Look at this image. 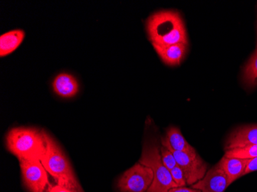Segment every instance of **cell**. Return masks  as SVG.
<instances>
[{"mask_svg":"<svg viewBox=\"0 0 257 192\" xmlns=\"http://www.w3.org/2000/svg\"><path fill=\"white\" fill-rule=\"evenodd\" d=\"M146 30L152 44L189 45L184 21L176 10H162L151 14L146 20Z\"/></svg>","mask_w":257,"mask_h":192,"instance_id":"obj_1","label":"cell"},{"mask_svg":"<svg viewBox=\"0 0 257 192\" xmlns=\"http://www.w3.org/2000/svg\"><path fill=\"white\" fill-rule=\"evenodd\" d=\"M46 133L33 127H14L6 135V147L19 161H41L46 149Z\"/></svg>","mask_w":257,"mask_h":192,"instance_id":"obj_2","label":"cell"},{"mask_svg":"<svg viewBox=\"0 0 257 192\" xmlns=\"http://www.w3.org/2000/svg\"><path fill=\"white\" fill-rule=\"evenodd\" d=\"M46 152L40 161L47 172L55 179L58 185L76 192H84L71 164L57 141L48 132L46 133Z\"/></svg>","mask_w":257,"mask_h":192,"instance_id":"obj_3","label":"cell"},{"mask_svg":"<svg viewBox=\"0 0 257 192\" xmlns=\"http://www.w3.org/2000/svg\"><path fill=\"white\" fill-rule=\"evenodd\" d=\"M160 147L161 143L157 137L146 138L141 158L139 160V163L150 167L154 171V181L147 192H169L172 188L178 187L171 173L162 161Z\"/></svg>","mask_w":257,"mask_h":192,"instance_id":"obj_4","label":"cell"},{"mask_svg":"<svg viewBox=\"0 0 257 192\" xmlns=\"http://www.w3.org/2000/svg\"><path fill=\"white\" fill-rule=\"evenodd\" d=\"M154 179L153 170L138 162L120 176L117 188L120 192H147Z\"/></svg>","mask_w":257,"mask_h":192,"instance_id":"obj_5","label":"cell"},{"mask_svg":"<svg viewBox=\"0 0 257 192\" xmlns=\"http://www.w3.org/2000/svg\"><path fill=\"white\" fill-rule=\"evenodd\" d=\"M20 169L24 186L29 192H47L50 188L48 172L40 161L21 160Z\"/></svg>","mask_w":257,"mask_h":192,"instance_id":"obj_6","label":"cell"},{"mask_svg":"<svg viewBox=\"0 0 257 192\" xmlns=\"http://www.w3.org/2000/svg\"><path fill=\"white\" fill-rule=\"evenodd\" d=\"M174 155L177 165L181 168L188 185H193L203 178L208 171V164L197 154H188L170 151Z\"/></svg>","mask_w":257,"mask_h":192,"instance_id":"obj_7","label":"cell"},{"mask_svg":"<svg viewBox=\"0 0 257 192\" xmlns=\"http://www.w3.org/2000/svg\"><path fill=\"white\" fill-rule=\"evenodd\" d=\"M192 188L201 192H224L227 188V179L220 163L208 170L203 178L193 184Z\"/></svg>","mask_w":257,"mask_h":192,"instance_id":"obj_8","label":"cell"},{"mask_svg":"<svg viewBox=\"0 0 257 192\" xmlns=\"http://www.w3.org/2000/svg\"><path fill=\"white\" fill-rule=\"evenodd\" d=\"M253 145H257V125H243L231 132L225 144V151Z\"/></svg>","mask_w":257,"mask_h":192,"instance_id":"obj_9","label":"cell"},{"mask_svg":"<svg viewBox=\"0 0 257 192\" xmlns=\"http://www.w3.org/2000/svg\"><path fill=\"white\" fill-rule=\"evenodd\" d=\"M162 61L167 66H177L180 65L186 56L189 45L178 44L161 45L152 44Z\"/></svg>","mask_w":257,"mask_h":192,"instance_id":"obj_10","label":"cell"},{"mask_svg":"<svg viewBox=\"0 0 257 192\" xmlns=\"http://www.w3.org/2000/svg\"><path fill=\"white\" fill-rule=\"evenodd\" d=\"M161 145L170 151L195 154L196 149L189 144L182 135L180 128L176 126H170L167 130L165 136L161 138Z\"/></svg>","mask_w":257,"mask_h":192,"instance_id":"obj_11","label":"cell"},{"mask_svg":"<svg viewBox=\"0 0 257 192\" xmlns=\"http://www.w3.org/2000/svg\"><path fill=\"white\" fill-rule=\"evenodd\" d=\"M53 89L56 95L63 98H73L79 90V83L73 75L63 73L57 75L53 81Z\"/></svg>","mask_w":257,"mask_h":192,"instance_id":"obj_12","label":"cell"},{"mask_svg":"<svg viewBox=\"0 0 257 192\" xmlns=\"http://www.w3.org/2000/svg\"><path fill=\"white\" fill-rule=\"evenodd\" d=\"M223 167L227 179V187L236 179L245 175L248 159L242 158H227L223 156L219 161Z\"/></svg>","mask_w":257,"mask_h":192,"instance_id":"obj_13","label":"cell"},{"mask_svg":"<svg viewBox=\"0 0 257 192\" xmlns=\"http://www.w3.org/2000/svg\"><path fill=\"white\" fill-rule=\"evenodd\" d=\"M24 30H14L7 32L0 37V56H8L14 53L17 48L23 43L25 38Z\"/></svg>","mask_w":257,"mask_h":192,"instance_id":"obj_14","label":"cell"},{"mask_svg":"<svg viewBox=\"0 0 257 192\" xmlns=\"http://www.w3.org/2000/svg\"><path fill=\"white\" fill-rule=\"evenodd\" d=\"M244 83L249 87L257 85V51L252 55L243 69L242 74Z\"/></svg>","mask_w":257,"mask_h":192,"instance_id":"obj_15","label":"cell"},{"mask_svg":"<svg viewBox=\"0 0 257 192\" xmlns=\"http://www.w3.org/2000/svg\"><path fill=\"white\" fill-rule=\"evenodd\" d=\"M225 157L227 158L251 159L257 157V145H247L242 148H232L225 151Z\"/></svg>","mask_w":257,"mask_h":192,"instance_id":"obj_16","label":"cell"},{"mask_svg":"<svg viewBox=\"0 0 257 192\" xmlns=\"http://www.w3.org/2000/svg\"><path fill=\"white\" fill-rule=\"evenodd\" d=\"M160 154H161L162 161L169 171H171L173 168L177 166V161L173 153L168 148L162 145L160 147Z\"/></svg>","mask_w":257,"mask_h":192,"instance_id":"obj_17","label":"cell"},{"mask_svg":"<svg viewBox=\"0 0 257 192\" xmlns=\"http://www.w3.org/2000/svg\"><path fill=\"white\" fill-rule=\"evenodd\" d=\"M170 173H171L173 181L177 184L178 187H186L187 183H186V177H185L184 174H183L181 168L178 165L176 166L174 168H173L170 171Z\"/></svg>","mask_w":257,"mask_h":192,"instance_id":"obj_18","label":"cell"},{"mask_svg":"<svg viewBox=\"0 0 257 192\" xmlns=\"http://www.w3.org/2000/svg\"><path fill=\"white\" fill-rule=\"evenodd\" d=\"M257 171V157L256 158L248 159L247 165H246V171H245V175Z\"/></svg>","mask_w":257,"mask_h":192,"instance_id":"obj_19","label":"cell"},{"mask_svg":"<svg viewBox=\"0 0 257 192\" xmlns=\"http://www.w3.org/2000/svg\"><path fill=\"white\" fill-rule=\"evenodd\" d=\"M47 192H76L74 190H70V189L66 188V187H63V186L56 185L50 187Z\"/></svg>","mask_w":257,"mask_h":192,"instance_id":"obj_20","label":"cell"},{"mask_svg":"<svg viewBox=\"0 0 257 192\" xmlns=\"http://www.w3.org/2000/svg\"><path fill=\"white\" fill-rule=\"evenodd\" d=\"M169 192H201V190L192 187H181L172 188Z\"/></svg>","mask_w":257,"mask_h":192,"instance_id":"obj_21","label":"cell"}]
</instances>
